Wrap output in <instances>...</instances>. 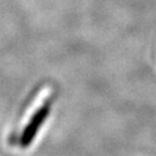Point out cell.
I'll return each instance as SVG.
<instances>
[{
  "mask_svg": "<svg viewBox=\"0 0 156 156\" xmlns=\"http://www.w3.org/2000/svg\"><path fill=\"white\" fill-rule=\"evenodd\" d=\"M49 113H50V105L49 104H45V105L39 108L38 110L35 112V115L31 117L28 125L24 127L23 133L21 135L20 144H21L22 147H27V146L31 144V141L34 140L36 133L38 132V129L43 125L46 117L49 116Z\"/></svg>",
  "mask_w": 156,
  "mask_h": 156,
  "instance_id": "1",
  "label": "cell"
}]
</instances>
